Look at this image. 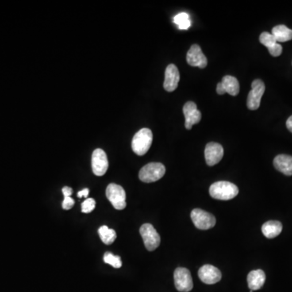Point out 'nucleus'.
<instances>
[{"label":"nucleus","instance_id":"obj_24","mask_svg":"<svg viewBox=\"0 0 292 292\" xmlns=\"http://www.w3.org/2000/svg\"><path fill=\"white\" fill-rule=\"evenodd\" d=\"M96 202L94 199L88 198L82 203L81 205V210L83 213H89L94 209L95 208Z\"/></svg>","mask_w":292,"mask_h":292},{"label":"nucleus","instance_id":"obj_16","mask_svg":"<svg viewBox=\"0 0 292 292\" xmlns=\"http://www.w3.org/2000/svg\"><path fill=\"white\" fill-rule=\"evenodd\" d=\"M266 274L262 270H252L247 275V285L250 290H258L263 286L266 282Z\"/></svg>","mask_w":292,"mask_h":292},{"label":"nucleus","instance_id":"obj_25","mask_svg":"<svg viewBox=\"0 0 292 292\" xmlns=\"http://www.w3.org/2000/svg\"><path fill=\"white\" fill-rule=\"evenodd\" d=\"M269 52H270V54L272 56H279L282 52V46H281L279 43H277V44L272 47V48L269 49Z\"/></svg>","mask_w":292,"mask_h":292},{"label":"nucleus","instance_id":"obj_26","mask_svg":"<svg viewBox=\"0 0 292 292\" xmlns=\"http://www.w3.org/2000/svg\"><path fill=\"white\" fill-rule=\"evenodd\" d=\"M74 204H75V201H74V200H73L71 197H64L63 204H62V207H63V209H65V210H68V209H71V208H72Z\"/></svg>","mask_w":292,"mask_h":292},{"label":"nucleus","instance_id":"obj_20","mask_svg":"<svg viewBox=\"0 0 292 292\" xmlns=\"http://www.w3.org/2000/svg\"><path fill=\"white\" fill-rule=\"evenodd\" d=\"M98 234H99L101 241L107 245L114 243L117 237L115 230L110 229L109 227H106V226H101L98 229Z\"/></svg>","mask_w":292,"mask_h":292},{"label":"nucleus","instance_id":"obj_1","mask_svg":"<svg viewBox=\"0 0 292 292\" xmlns=\"http://www.w3.org/2000/svg\"><path fill=\"white\" fill-rule=\"evenodd\" d=\"M211 197L221 201H229L239 194V189L236 185L228 181H218L209 188Z\"/></svg>","mask_w":292,"mask_h":292},{"label":"nucleus","instance_id":"obj_10","mask_svg":"<svg viewBox=\"0 0 292 292\" xmlns=\"http://www.w3.org/2000/svg\"><path fill=\"white\" fill-rule=\"evenodd\" d=\"M182 112L185 114V128L192 129L194 124H198L201 120V112L197 110V105L193 101H188L184 105Z\"/></svg>","mask_w":292,"mask_h":292},{"label":"nucleus","instance_id":"obj_4","mask_svg":"<svg viewBox=\"0 0 292 292\" xmlns=\"http://www.w3.org/2000/svg\"><path fill=\"white\" fill-rule=\"evenodd\" d=\"M105 195L115 209L118 210L125 209L126 193L123 187L116 184H110L106 188Z\"/></svg>","mask_w":292,"mask_h":292},{"label":"nucleus","instance_id":"obj_14","mask_svg":"<svg viewBox=\"0 0 292 292\" xmlns=\"http://www.w3.org/2000/svg\"><path fill=\"white\" fill-rule=\"evenodd\" d=\"M180 75L178 68L174 64L167 66L165 71V80L163 87L167 92H173L178 87Z\"/></svg>","mask_w":292,"mask_h":292},{"label":"nucleus","instance_id":"obj_23","mask_svg":"<svg viewBox=\"0 0 292 292\" xmlns=\"http://www.w3.org/2000/svg\"><path fill=\"white\" fill-rule=\"evenodd\" d=\"M103 259L105 263L109 264L116 269H119L122 266V261L120 257L113 255L112 252H109V251L105 252Z\"/></svg>","mask_w":292,"mask_h":292},{"label":"nucleus","instance_id":"obj_6","mask_svg":"<svg viewBox=\"0 0 292 292\" xmlns=\"http://www.w3.org/2000/svg\"><path fill=\"white\" fill-rule=\"evenodd\" d=\"M266 90V86L262 80L257 79L251 83V90L248 93L247 106L251 111H255L260 107L261 100Z\"/></svg>","mask_w":292,"mask_h":292},{"label":"nucleus","instance_id":"obj_3","mask_svg":"<svg viewBox=\"0 0 292 292\" xmlns=\"http://www.w3.org/2000/svg\"><path fill=\"white\" fill-rule=\"evenodd\" d=\"M166 168L164 165L159 162H151L140 169L139 178L142 182H153L164 176Z\"/></svg>","mask_w":292,"mask_h":292},{"label":"nucleus","instance_id":"obj_5","mask_svg":"<svg viewBox=\"0 0 292 292\" xmlns=\"http://www.w3.org/2000/svg\"><path fill=\"white\" fill-rule=\"evenodd\" d=\"M140 233L148 251H154L160 245V235L150 223H145L140 227Z\"/></svg>","mask_w":292,"mask_h":292},{"label":"nucleus","instance_id":"obj_22","mask_svg":"<svg viewBox=\"0 0 292 292\" xmlns=\"http://www.w3.org/2000/svg\"><path fill=\"white\" fill-rule=\"evenodd\" d=\"M259 40L260 43L264 45L265 47H267L268 50L272 48L278 43L275 38L271 33L268 32H262V34L260 35Z\"/></svg>","mask_w":292,"mask_h":292},{"label":"nucleus","instance_id":"obj_12","mask_svg":"<svg viewBox=\"0 0 292 292\" xmlns=\"http://www.w3.org/2000/svg\"><path fill=\"white\" fill-rule=\"evenodd\" d=\"M187 63L190 66L198 67L200 68H205L206 67L208 60L198 45H193L189 49V51L187 53Z\"/></svg>","mask_w":292,"mask_h":292},{"label":"nucleus","instance_id":"obj_18","mask_svg":"<svg viewBox=\"0 0 292 292\" xmlns=\"http://www.w3.org/2000/svg\"><path fill=\"white\" fill-rule=\"evenodd\" d=\"M272 35L275 38L278 43H285L292 40V29L287 28L286 25L279 24L272 29Z\"/></svg>","mask_w":292,"mask_h":292},{"label":"nucleus","instance_id":"obj_17","mask_svg":"<svg viewBox=\"0 0 292 292\" xmlns=\"http://www.w3.org/2000/svg\"><path fill=\"white\" fill-rule=\"evenodd\" d=\"M262 233L268 239H274L279 235L282 231V224L278 221H269L264 223L262 227Z\"/></svg>","mask_w":292,"mask_h":292},{"label":"nucleus","instance_id":"obj_15","mask_svg":"<svg viewBox=\"0 0 292 292\" xmlns=\"http://www.w3.org/2000/svg\"><path fill=\"white\" fill-rule=\"evenodd\" d=\"M274 166L278 171L287 176L292 175V156L279 154L274 159Z\"/></svg>","mask_w":292,"mask_h":292},{"label":"nucleus","instance_id":"obj_13","mask_svg":"<svg viewBox=\"0 0 292 292\" xmlns=\"http://www.w3.org/2000/svg\"><path fill=\"white\" fill-rule=\"evenodd\" d=\"M198 276L201 282L205 284H215L222 279V273L215 266L205 265L199 270Z\"/></svg>","mask_w":292,"mask_h":292},{"label":"nucleus","instance_id":"obj_28","mask_svg":"<svg viewBox=\"0 0 292 292\" xmlns=\"http://www.w3.org/2000/svg\"><path fill=\"white\" fill-rule=\"evenodd\" d=\"M89 189H84L83 190H81L80 191V192H78V193H77V196H78V197H80V198L82 197H87L88 195H89Z\"/></svg>","mask_w":292,"mask_h":292},{"label":"nucleus","instance_id":"obj_2","mask_svg":"<svg viewBox=\"0 0 292 292\" xmlns=\"http://www.w3.org/2000/svg\"><path fill=\"white\" fill-rule=\"evenodd\" d=\"M153 142V132L150 128H142L133 136L132 149L139 156L144 155L148 152Z\"/></svg>","mask_w":292,"mask_h":292},{"label":"nucleus","instance_id":"obj_29","mask_svg":"<svg viewBox=\"0 0 292 292\" xmlns=\"http://www.w3.org/2000/svg\"><path fill=\"white\" fill-rule=\"evenodd\" d=\"M217 93H218L219 95H223V94H225L226 93L225 90L223 89L221 82H219V83L217 84Z\"/></svg>","mask_w":292,"mask_h":292},{"label":"nucleus","instance_id":"obj_21","mask_svg":"<svg viewBox=\"0 0 292 292\" xmlns=\"http://www.w3.org/2000/svg\"><path fill=\"white\" fill-rule=\"evenodd\" d=\"M174 21L178 25V28L182 30H186L191 25L189 14H187L185 12H182L174 16Z\"/></svg>","mask_w":292,"mask_h":292},{"label":"nucleus","instance_id":"obj_27","mask_svg":"<svg viewBox=\"0 0 292 292\" xmlns=\"http://www.w3.org/2000/svg\"><path fill=\"white\" fill-rule=\"evenodd\" d=\"M62 191H63L64 197H71V194H72V189L69 188V187H64V188H63V189H62Z\"/></svg>","mask_w":292,"mask_h":292},{"label":"nucleus","instance_id":"obj_11","mask_svg":"<svg viewBox=\"0 0 292 292\" xmlns=\"http://www.w3.org/2000/svg\"><path fill=\"white\" fill-rule=\"evenodd\" d=\"M224 150L223 146L216 142H209L205 146V161L208 166H212L217 164L223 157Z\"/></svg>","mask_w":292,"mask_h":292},{"label":"nucleus","instance_id":"obj_30","mask_svg":"<svg viewBox=\"0 0 292 292\" xmlns=\"http://www.w3.org/2000/svg\"><path fill=\"white\" fill-rule=\"evenodd\" d=\"M286 128L290 132H292V116L286 120Z\"/></svg>","mask_w":292,"mask_h":292},{"label":"nucleus","instance_id":"obj_9","mask_svg":"<svg viewBox=\"0 0 292 292\" xmlns=\"http://www.w3.org/2000/svg\"><path fill=\"white\" fill-rule=\"evenodd\" d=\"M109 162L107 156L101 149L94 150L92 155V170L97 176H102L107 171Z\"/></svg>","mask_w":292,"mask_h":292},{"label":"nucleus","instance_id":"obj_19","mask_svg":"<svg viewBox=\"0 0 292 292\" xmlns=\"http://www.w3.org/2000/svg\"><path fill=\"white\" fill-rule=\"evenodd\" d=\"M221 83L226 93H229L231 96H236L239 94V81L235 77L225 76L222 80Z\"/></svg>","mask_w":292,"mask_h":292},{"label":"nucleus","instance_id":"obj_8","mask_svg":"<svg viewBox=\"0 0 292 292\" xmlns=\"http://www.w3.org/2000/svg\"><path fill=\"white\" fill-rule=\"evenodd\" d=\"M174 286L180 292H189L193 288V278L186 268H177L174 272Z\"/></svg>","mask_w":292,"mask_h":292},{"label":"nucleus","instance_id":"obj_7","mask_svg":"<svg viewBox=\"0 0 292 292\" xmlns=\"http://www.w3.org/2000/svg\"><path fill=\"white\" fill-rule=\"evenodd\" d=\"M191 218L195 227L200 230L210 229L216 224V218L213 214L200 209H195L191 213Z\"/></svg>","mask_w":292,"mask_h":292}]
</instances>
